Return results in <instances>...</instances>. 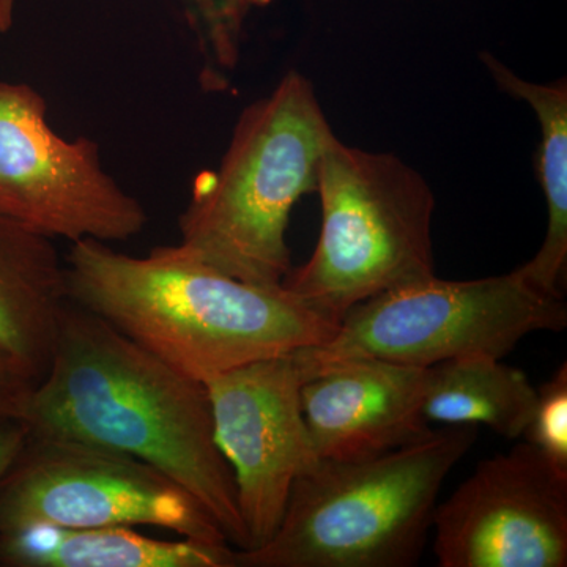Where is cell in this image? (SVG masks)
Instances as JSON below:
<instances>
[{
	"label": "cell",
	"instance_id": "1",
	"mask_svg": "<svg viewBox=\"0 0 567 567\" xmlns=\"http://www.w3.org/2000/svg\"><path fill=\"white\" fill-rule=\"evenodd\" d=\"M22 424L29 434L152 465L203 503L230 546L249 548L233 472L213 436L207 388L73 301L63 308L50 368Z\"/></svg>",
	"mask_w": 567,
	"mask_h": 567
},
{
	"label": "cell",
	"instance_id": "2",
	"mask_svg": "<svg viewBox=\"0 0 567 567\" xmlns=\"http://www.w3.org/2000/svg\"><path fill=\"white\" fill-rule=\"evenodd\" d=\"M65 275L70 301L204 385L252 361L323 344L339 324L282 286L224 275L181 244L134 257L82 238L70 246Z\"/></svg>",
	"mask_w": 567,
	"mask_h": 567
},
{
	"label": "cell",
	"instance_id": "3",
	"mask_svg": "<svg viewBox=\"0 0 567 567\" xmlns=\"http://www.w3.org/2000/svg\"><path fill=\"white\" fill-rule=\"evenodd\" d=\"M336 134L315 85L290 70L245 107L215 173H204L178 218L181 245L224 275L282 286L292 270L287 227L295 204L316 193Z\"/></svg>",
	"mask_w": 567,
	"mask_h": 567
},
{
	"label": "cell",
	"instance_id": "4",
	"mask_svg": "<svg viewBox=\"0 0 567 567\" xmlns=\"http://www.w3.org/2000/svg\"><path fill=\"white\" fill-rule=\"evenodd\" d=\"M476 425H446L363 461L320 458L290 492L281 524L235 567H412L423 557L443 483Z\"/></svg>",
	"mask_w": 567,
	"mask_h": 567
},
{
	"label": "cell",
	"instance_id": "5",
	"mask_svg": "<svg viewBox=\"0 0 567 567\" xmlns=\"http://www.w3.org/2000/svg\"><path fill=\"white\" fill-rule=\"evenodd\" d=\"M322 227L311 259L282 287L334 322L369 298L435 276V196L423 175L391 153L338 136L319 164Z\"/></svg>",
	"mask_w": 567,
	"mask_h": 567
},
{
	"label": "cell",
	"instance_id": "6",
	"mask_svg": "<svg viewBox=\"0 0 567 567\" xmlns=\"http://www.w3.org/2000/svg\"><path fill=\"white\" fill-rule=\"evenodd\" d=\"M563 295L537 289L518 268L470 281L439 276L353 306L327 342L293 352L303 380L357 358L431 368L454 358H505L522 339L565 330Z\"/></svg>",
	"mask_w": 567,
	"mask_h": 567
},
{
	"label": "cell",
	"instance_id": "7",
	"mask_svg": "<svg viewBox=\"0 0 567 567\" xmlns=\"http://www.w3.org/2000/svg\"><path fill=\"white\" fill-rule=\"evenodd\" d=\"M35 524L142 525L230 544L203 503L152 465L106 447L28 432L0 483V532Z\"/></svg>",
	"mask_w": 567,
	"mask_h": 567
},
{
	"label": "cell",
	"instance_id": "8",
	"mask_svg": "<svg viewBox=\"0 0 567 567\" xmlns=\"http://www.w3.org/2000/svg\"><path fill=\"white\" fill-rule=\"evenodd\" d=\"M0 213L51 238L126 241L144 233V205L126 193L91 137L63 140L44 96L0 81Z\"/></svg>",
	"mask_w": 567,
	"mask_h": 567
},
{
	"label": "cell",
	"instance_id": "9",
	"mask_svg": "<svg viewBox=\"0 0 567 567\" xmlns=\"http://www.w3.org/2000/svg\"><path fill=\"white\" fill-rule=\"evenodd\" d=\"M432 528L442 567H566L567 470L528 442L484 458Z\"/></svg>",
	"mask_w": 567,
	"mask_h": 567
},
{
	"label": "cell",
	"instance_id": "10",
	"mask_svg": "<svg viewBox=\"0 0 567 567\" xmlns=\"http://www.w3.org/2000/svg\"><path fill=\"white\" fill-rule=\"evenodd\" d=\"M303 382L289 353L230 369L205 383L213 436L233 472L249 548L275 535L293 484L320 461L301 410Z\"/></svg>",
	"mask_w": 567,
	"mask_h": 567
},
{
	"label": "cell",
	"instance_id": "11",
	"mask_svg": "<svg viewBox=\"0 0 567 567\" xmlns=\"http://www.w3.org/2000/svg\"><path fill=\"white\" fill-rule=\"evenodd\" d=\"M425 371L357 358L320 369L301 385V410L317 457L363 461L432 434L423 412Z\"/></svg>",
	"mask_w": 567,
	"mask_h": 567
},
{
	"label": "cell",
	"instance_id": "12",
	"mask_svg": "<svg viewBox=\"0 0 567 567\" xmlns=\"http://www.w3.org/2000/svg\"><path fill=\"white\" fill-rule=\"evenodd\" d=\"M69 300L65 259L54 238L0 213V347L40 380Z\"/></svg>",
	"mask_w": 567,
	"mask_h": 567
},
{
	"label": "cell",
	"instance_id": "13",
	"mask_svg": "<svg viewBox=\"0 0 567 567\" xmlns=\"http://www.w3.org/2000/svg\"><path fill=\"white\" fill-rule=\"evenodd\" d=\"M230 544L163 540L133 527L24 525L0 532L2 567H235Z\"/></svg>",
	"mask_w": 567,
	"mask_h": 567
},
{
	"label": "cell",
	"instance_id": "14",
	"mask_svg": "<svg viewBox=\"0 0 567 567\" xmlns=\"http://www.w3.org/2000/svg\"><path fill=\"white\" fill-rule=\"evenodd\" d=\"M537 388L520 369L499 358H454L425 371L423 412L429 423L487 425L514 440L524 436L535 412Z\"/></svg>",
	"mask_w": 567,
	"mask_h": 567
},
{
	"label": "cell",
	"instance_id": "15",
	"mask_svg": "<svg viewBox=\"0 0 567 567\" xmlns=\"http://www.w3.org/2000/svg\"><path fill=\"white\" fill-rule=\"evenodd\" d=\"M481 61L503 92L524 100L540 126L537 177L547 205V233L539 251L518 267L543 292L563 295L567 267V82L537 84L522 80L488 52Z\"/></svg>",
	"mask_w": 567,
	"mask_h": 567
},
{
	"label": "cell",
	"instance_id": "16",
	"mask_svg": "<svg viewBox=\"0 0 567 567\" xmlns=\"http://www.w3.org/2000/svg\"><path fill=\"white\" fill-rule=\"evenodd\" d=\"M186 20L196 35L205 89L219 85L224 71L233 69L238 55L241 28L248 11L265 0H181Z\"/></svg>",
	"mask_w": 567,
	"mask_h": 567
},
{
	"label": "cell",
	"instance_id": "17",
	"mask_svg": "<svg viewBox=\"0 0 567 567\" xmlns=\"http://www.w3.org/2000/svg\"><path fill=\"white\" fill-rule=\"evenodd\" d=\"M528 443L567 470V364L537 388L535 412L524 434Z\"/></svg>",
	"mask_w": 567,
	"mask_h": 567
},
{
	"label": "cell",
	"instance_id": "18",
	"mask_svg": "<svg viewBox=\"0 0 567 567\" xmlns=\"http://www.w3.org/2000/svg\"><path fill=\"white\" fill-rule=\"evenodd\" d=\"M39 382L20 358L0 347V425L24 423Z\"/></svg>",
	"mask_w": 567,
	"mask_h": 567
},
{
	"label": "cell",
	"instance_id": "19",
	"mask_svg": "<svg viewBox=\"0 0 567 567\" xmlns=\"http://www.w3.org/2000/svg\"><path fill=\"white\" fill-rule=\"evenodd\" d=\"M25 436L28 427L22 423L0 425V483L24 445Z\"/></svg>",
	"mask_w": 567,
	"mask_h": 567
},
{
	"label": "cell",
	"instance_id": "20",
	"mask_svg": "<svg viewBox=\"0 0 567 567\" xmlns=\"http://www.w3.org/2000/svg\"><path fill=\"white\" fill-rule=\"evenodd\" d=\"M17 0H0V33L9 32L14 20Z\"/></svg>",
	"mask_w": 567,
	"mask_h": 567
}]
</instances>
